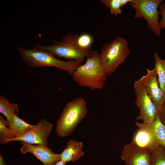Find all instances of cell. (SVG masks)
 Here are the masks:
<instances>
[{
    "instance_id": "1",
    "label": "cell",
    "mask_w": 165,
    "mask_h": 165,
    "mask_svg": "<svg viewBox=\"0 0 165 165\" xmlns=\"http://www.w3.org/2000/svg\"><path fill=\"white\" fill-rule=\"evenodd\" d=\"M85 63L81 65L72 76L79 86L92 90H101L104 86L107 75L101 65L99 53L92 50Z\"/></svg>"
},
{
    "instance_id": "2",
    "label": "cell",
    "mask_w": 165,
    "mask_h": 165,
    "mask_svg": "<svg viewBox=\"0 0 165 165\" xmlns=\"http://www.w3.org/2000/svg\"><path fill=\"white\" fill-rule=\"evenodd\" d=\"M17 48L24 62L28 66L33 68L54 67L68 72L72 76L82 63L75 60L67 61L60 60L55 57L50 52L36 47L29 50L19 47Z\"/></svg>"
},
{
    "instance_id": "3",
    "label": "cell",
    "mask_w": 165,
    "mask_h": 165,
    "mask_svg": "<svg viewBox=\"0 0 165 165\" xmlns=\"http://www.w3.org/2000/svg\"><path fill=\"white\" fill-rule=\"evenodd\" d=\"M87 112L86 102L83 98L79 97L69 102L57 120V135L63 137L71 134Z\"/></svg>"
},
{
    "instance_id": "4",
    "label": "cell",
    "mask_w": 165,
    "mask_h": 165,
    "mask_svg": "<svg viewBox=\"0 0 165 165\" xmlns=\"http://www.w3.org/2000/svg\"><path fill=\"white\" fill-rule=\"evenodd\" d=\"M129 53L127 42L123 38L118 36L111 42L104 44L99 55L101 65L106 75L110 76L114 73Z\"/></svg>"
},
{
    "instance_id": "5",
    "label": "cell",
    "mask_w": 165,
    "mask_h": 165,
    "mask_svg": "<svg viewBox=\"0 0 165 165\" xmlns=\"http://www.w3.org/2000/svg\"><path fill=\"white\" fill-rule=\"evenodd\" d=\"M163 0H133L130 5L135 10V18L145 19L148 29L156 36L160 35L158 7Z\"/></svg>"
},
{
    "instance_id": "6",
    "label": "cell",
    "mask_w": 165,
    "mask_h": 165,
    "mask_svg": "<svg viewBox=\"0 0 165 165\" xmlns=\"http://www.w3.org/2000/svg\"><path fill=\"white\" fill-rule=\"evenodd\" d=\"M133 86L136 95L135 104L139 110V114L136 117V120H142L146 124L153 122L158 115L156 106L144 86L138 80L134 82Z\"/></svg>"
},
{
    "instance_id": "7",
    "label": "cell",
    "mask_w": 165,
    "mask_h": 165,
    "mask_svg": "<svg viewBox=\"0 0 165 165\" xmlns=\"http://www.w3.org/2000/svg\"><path fill=\"white\" fill-rule=\"evenodd\" d=\"M53 124L44 119H40L34 128L19 137L9 139L4 142L7 144L12 141H21L31 145H47L49 136L51 134Z\"/></svg>"
},
{
    "instance_id": "8",
    "label": "cell",
    "mask_w": 165,
    "mask_h": 165,
    "mask_svg": "<svg viewBox=\"0 0 165 165\" xmlns=\"http://www.w3.org/2000/svg\"><path fill=\"white\" fill-rule=\"evenodd\" d=\"M146 70L147 74L138 81L144 87L159 113L161 109L165 94L160 87L155 69L150 70L147 68Z\"/></svg>"
},
{
    "instance_id": "9",
    "label": "cell",
    "mask_w": 165,
    "mask_h": 165,
    "mask_svg": "<svg viewBox=\"0 0 165 165\" xmlns=\"http://www.w3.org/2000/svg\"><path fill=\"white\" fill-rule=\"evenodd\" d=\"M36 47L50 52L55 56L60 58L68 59V60H76L82 62L90 54L77 50L70 44L63 40L54 41L53 42V44L50 46L38 44Z\"/></svg>"
},
{
    "instance_id": "10",
    "label": "cell",
    "mask_w": 165,
    "mask_h": 165,
    "mask_svg": "<svg viewBox=\"0 0 165 165\" xmlns=\"http://www.w3.org/2000/svg\"><path fill=\"white\" fill-rule=\"evenodd\" d=\"M151 154L130 142L124 146L120 157L126 165H150Z\"/></svg>"
},
{
    "instance_id": "11",
    "label": "cell",
    "mask_w": 165,
    "mask_h": 165,
    "mask_svg": "<svg viewBox=\"0 0 165 165\" xmlns=\"http://www.w3.org/2000/svg\"><path fill=\"white\" fill-rule=\"evenodd\" d=\"M22 146L20 149L23 154L30 153L41 161L44 165H52L60 160V154L55 153L48 148L47 145L42 144L31 145L22 142Z\"/></svg>"
},
{
    "instance_id": "12",
    "label": "cell",
    "mask_w": 165,
    "mask_h": 165,
    "mask_svg": "<svg viewBox=\"0 0 165 165\" xmlns=\"http://www.w3.org/2000/svg\"><path fill=\"white\" fill-rule=\"evenodd\" d=\"M80 51L90 54L92 51L93 38L91 35L84 33L79 35L76 33L67 34L62 38Z\"/></svg>"
},
{
    "instance_id": "13",
    "label": "cell",
    "mask_w": 165,
    "mask_h": 165,
    "mask_svg": "<svg viewBox=\"0 0 165 165\" xmlns=\"http://www.w3.org/2000/svg\"><path fill=\"white\" fill-rule=\"evenodd\" d=\"M131 142L151 153L160 145L151 133L147 130L140 128L136 132Z\"/></svg>"
},
{
    "instance_id": "14",
    "label": "cell",
    "mask_w": 165,
    "mask_h": 165,
    "mask_svg": "<svg viewBox=\"0 0 165 165\" xmlns=\"http://www.w3.org/2000/svg\"><path fill=\"white\" fill-rule=\"evenodd\" d=\"M135 125L138 128L147 130L151 133L160 145L165 149V126L161 121L158 115L155 121L151 123L136 122Z\"/></svg>"
},
{
    "instance_id": "15",
    "label": "cell",
    "mask_w": 165,
    "mask_h": 165,
    "mask_svg": "<svg viewBox=\"0 0 165 165\" xmlns=\"http://www.w3.org/2000/svg\"><path fill=\"white\" fill-rule=\"evenodd\" d=\"M83 144L75 140H71L67 144V147L60 154L61 160L66 163L71 161L74 162L84 155L82 149Z\"/></svg>"
},
{
    "instance_id": "16",
    "label": "cell",
    "mask_w": 165,
    "mask_h": 165,
    "mask_svg": "<svg viewBox=\"0 0 165 165\" xmlns=\"http://www.w3.org/2000/svg\"><path fill=\"white\" fill-rule=\"evenodd\" d=\"M35 126V125L27 123L18 115H15L12 123L8 125L10 130V138L21 136L33 129Z\"/></svg>"
},
{
    "instance_id": "17",
    "label": "cell",
    "mask_w": 165,
    "mask_h": 165,
    "mask_svg": "<svg viewBox=\"0 0 165 165\" xmlns=\"http://www.w3.org/2000/svg\"><path fill=\"white\" fill-rule=\"evenodd\" d=\"M18 112L16 104L10 103L9 99L3 95L0 96V112L6 116L9 124L12 123L14 115H18Z\"/></svg>"
},
{
    "instance_id": "18",
    "label": "cell",
    "mask_w": 165,
    "mask_h": 165,
    "mask_svg": "<svg viewBox=\"0 0 165 165\" xmlns=\"http://www.w3.org/2000/svg\"><path fill=\"white\" fill-rule=\"evenodd\" d=\"M155 60V69L160 87L165 94V59L163 60L159 56L157 53L153 55Z\"/></svg>"
},
{
    "instance_id": "19",
    "label": "cell",
    "mask_w": 165,
    "mask_h": 165,
    "mask_svg": "<svg viewBox=\"0 0 165 165\" xmlns=\"http://www.w3.org/2000/svg\"><path fill=\"white\" fill-rule=\"evenodd\" d=\"M150 165H165V149L162 146L152 153Z\"/></svg>"
},
{
    "instance_id": "20",
    "label": "cell",
    "mask_w": 165,
    "mask_h": 165,
    "mask_svg": "<svg viewBox=\"0 0 165 165\" xmlns=\"http://www.w3.org/2000/svg\"><path fill=\"white\" fill-rule=\"evenodd\" d=\"M9 123L0 116V141L2 144L4 145L5 142L11 138L10 130L7 127Z\"/></svg>"
},
{
    "instance_id": "21",
    "label": "cell",
    "mask_w": 165,
    "mask_h": 165,
    "mask_svg": "<svg viewBox=\"0 0 165 165\" xmlns=\"http://www.w3.org/2000/svg\"><path fill=\"white\" fill-rule=\"evenodd\" d=\"M101 2L105 7L109 8L111 14L117 15L122 12V6L119 0H101Z\"/></svg>"
},
{
    "instance_id": "22",
    "label": "cell",
    "mask_w": 165,
    "mask_h": 165,
    "mask_svg": "<svg viewBox=\"0 0 165 165\" xmlns=\"http://www.w3.org/2000/svg\"><path fill=\"white\" fill-rule=\"evenodd\" d=\"M158 10L159 14L162 16L160 22V27L161 29L165 28V2L160 6Z\"/></svg>"
},
{
    "instance_id": "23",
    "label": "cell",
    "mask_w": 165,
    "mask_h": 165,
    "mask_svg": "<svg viewBox=\"0 0 165 165\" xmlns=\"http://www.w3.org/2000/svg\"><path fill=\"white\" fill-rule=\"evenodd\" d=\"M158 115L162 122L165 126V97L161 110Z\"/></svg>"
},
{
    "instance_id": "24",
    "label": "cell",
    "mask_w": 165,
    "mask_h": 165,
    "mask_svg": "<svg viewBox=\"0 0 165 165\" xmlns=\"http://www.w3.org/2000/svg\"><path fill=\"white\" fill-rule=\"evenodd\" d=\"M119 1L122 6H123L128 3L132 2L133 0H119Z\"/></svg>"
},
{
    "instance_id": "25",
    "label": "cell",
    "mask_w": 165,
    "mask_h": 165,
    "mask_svg": "<svg viewBox=\"0 0 165 165\" xmlns=\"http://www.w3.org/2000/svg\"><path fill=\"white\" fill-rule=\"evenodd\" d=\"M66 163L60 160L54 163L52 165H65Z\"/></svg>"
},
{
    "instance_id": "26",
    "label": "cell",
    "mask_w": 165,
    "mask_h": 165,
    "mask_svg": "<svg viewBox=\"0 0 165 165\" xmlns=\"http://www.w3.org/2000/svg\"><path fill=\"white\" fill-rule=\"evenodd\" d=\"M0 165H6L4 159L1 153H0Z\"/></svg>"
}]
</instances>
